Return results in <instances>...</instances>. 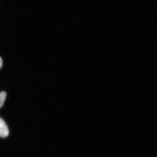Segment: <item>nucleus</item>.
<instances>
[{"instance_id":"1","label":"nucleus","mask_w":157,"mask_h":157,"mask_svg":"<svg viewBox=\"0 0 157 157\" xmlns=\"http://www.w3.org/2000/svg\"><path fill=\"white\" fill-rule=\"evenodd\" d=\"M9 135V130L5 121L0 118V137H7Z\"/></svg>"},{"instance_id":"2","label":"nucleus","mask_w":157,"mask_h":157,"mask_svg":"<svg viewBox=\"0 0 157 157\" xmlns=\"http://www.w3.org/2000/svg\"><path fill=\"white\" fill-rule=\"evenodd\" d=\"M7 94L5 92L0 93V108L2 107L6 100Z\"/></svg>"},{"instance_id":"3","label":"nucleus","mask_w":157,"mask_h":157,"mask_svg":"<svg viewBox=\"0 0 157 157\" xmlns=\"http://www.w3.org/2000/svg\"><path fill=\"white\" fill-rule=\"evenodd\" d=\"M2 64H3L2 59L1 58V57H0V69H1V68H2Z\"/></svg>"}]
</instances>
